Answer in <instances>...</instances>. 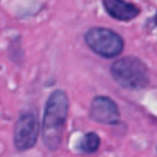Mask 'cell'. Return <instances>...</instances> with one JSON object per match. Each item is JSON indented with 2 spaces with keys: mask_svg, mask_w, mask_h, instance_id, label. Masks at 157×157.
I'll list each match as a JSON object with an SVG mask.
<instances>
[{
  "mask_svg": "<svg viewBox=\"0 0 157 157\" xmlns=\"http://www.w3.org/2000/svg\"><path fill=\"white\" fill-rule=\"evenodd\" d=\"M69 99L64 91H55L47 101L43 117V142L49 150H56L61 142Z\"/></svg>",
  "mask_w": 157,
  "mask_h": 157,
  "instance_id": "obj_1",
  "label": "cell"
},
{
  "mask_svg": "<svg viewBox=\"0 0 157 157\" xmlns=\"http://www.w3.org/2000/svg\"><path fill=\"white\" fill-rule=\"evenodd\" d=\"M99 146V137L97 134L94 132H88L86 134L81 142H80V150L83 151V152H87V153H91V152H94Z\"/></svg>",
  "mask_w": 157,
  "mask_h": 157,
  "instance_id": "obj_7",
  "label": "cell"
},
{
  "mask_svg": "<svg viewBox=\"0 0 157 157\" xmlns=\"http://www.w3.org/2000/svg\"><path fill=\"white\" fill-rule=\"evenodd\" d=\"M110 74L118 85L129 90H142L150 81L146 65L134 56L115 60L110 67Z\"/></svg>",
  "mask_w": 157,
  "mask_h": 157,
  "instance_id": "obj_2",
  "label": "cell"
},
{
  "mask_svg": "<svg viewBox=\"0 0 157 157\" xmlns=\"http://www.w3.org/2000/svg\"><path fill=\"white\" fill-rule=\"evenodd\" d=\"M39 134V123L37 115L33 113H26L20 117L15 125L13 142L15 146L23 151L33 147L36 145Z\"/></svg>",
  "mask_w": 157,
  "mask_h": 157,
  "instance_id": "obj_4",
  "label": "cell"
},
{
  "mask_svg": "<svg viewBox=\"0 0 157 157\" xmlns=\"http://www.w3.org/2000/svg\"><path fill=\"white\" fill-rule=\"evenodd\" d=\"M90 117L98 123L115 124L119 120V109L115 102L108 97L98 96L93 98L90 108Z\"/></svg>",
  "mask_w": 157,
  "mask_h": 157,
  "instance_id": "obj_5",
  "label": "cell"
},
{
  "mask_svg": "<svg viewBox=\"0 0 157 157\" xmlns=\"http://www.w3.org/2000/svg\"><path fill=\"white\" fill-rule=\"evenodd\" d=\"M85 42L94 53L104 58L118 56L124 48V40L117 32L102 27L88 29Z\"/></svg>",
  "mask_w": 157,
  "mask_h": 157,
  "instance_id": "obj_3",
  "label": "cell"
},
{
  "mask_svg": "<svg viewBox=\"0 0 157 157\" xmlns=\"http://www.w3.org/2000/svg\"><path fill=\"white\" fill-rule=\"evenodd\" d=\"M105 11L114 18L119 21H130L135 18L140 10L134 4L126 2L124 0H102Z\"/></svg>",
  "mask_w": 157,
  "mask_h": 157,
  "instance_id": "obj_6",
  "label": "cell"
},
{
  "mask_svg": "<svg viewBox=\"0 0 157 157\" xmlns=\"http://www.w3.org/2000/svg\"><path fill=\"white\" fill-rule=\"evenodd\" d=\"M155 20H156V23H157V13H156V17H155Z\"/></svg>",
  "mask_w": 157,
  "mask_h": 157,
  "instance_id": "obj_8",
  "label": "cell"
}]
</instances>
